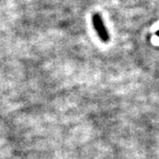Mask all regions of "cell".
I'll return each mask as SVG.
<instances>
[{
	"label": "cell",
	"mask_w": 159,
	"mask_h": 159,
	"mask_svg": "<svg viewBox=\"0 0 159 159\" xmlns=\"http://www.w3.org/2000/svg\"><path fill=\"white\" fill-rule=\"evenodd\" d=\"M92 23L100 39L103 42H108L110 40V36L104 23L103 18H102V16L99 14H94L92 16Z\"/></svg>",
	"instance_id": "cell-1"
},
{
	"label": "cell",
	"mask_w": 159,
	"mask_h": 159,
	"mask_svg": "<svg viewBox=\"0 0 159 159\" xmlns=\"http://www.w3.org/2000/svg\"><path fill=\"white\" fill-rule=\"evenodd\" d=\"M156 35H157V36H158V37H159V30H158V31H157V32H156Z\"/></svg>",
	"instance_id": "cell-2"
}]
</instances>
